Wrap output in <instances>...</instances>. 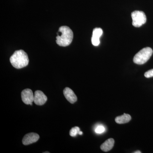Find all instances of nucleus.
Instances as JSON below:
<instances>
[{
	"mask_svg": "<svg viewBox=\"0 0 153 153\" xmlns=\"http://www.w3.org/2000/svg\"><path fill=\"white\" fill-rule=\"evenodd\" d=\"M12 66L17 69L26 67L28 65L29 59L27 53L22 50L15 52L10 58Z\"/></svg>",
	"mask_w": 153,
	"mask_h": 153,
	"instance_id": "f257e3e1",
	"label": "nucleus"
},
{
	"mask_svg": "<svg viewBox=\"0 0 153 153\" xmlns=\"http://www.w3.org/2000/svg\"><path fill=\"white\" fill-rule=\"evenodd\" d=\"M61 36L56 37V43L59 46L65 47L70 45L73 39V33L70 28L67 26H62L59 29Z\"/></svg>",
	"mask_w": 153,
	"mask_h": 153,
	"instance_id": "f03ea898",
	"label": "nucleus"
},
{
	"mask_svg": "<svg viewBox=\"0 0 153 153\" xmlns=\"http://www.w3.org/2000/svg\"><path fill=\"white\" fill-rule=\"evenodd\" d=\"M153 54V50L150 47H146L138 52L133 58L134 63L138 65H142L146 63Z\"/></svg>",
	"mask_w": 153,
	"mask_h": 153,
	"instance_id": "7ed1b4c3",
	"label": "nucleus"
},
{
	"mask_svg": "<svg viewBox=\"0 0 153 153\" xmlns=\"http://www.w3.org/2000/svg\"><path fill=\"white\" fill-rule=\"evenodd\" d=\"M132 25L135 27H140L146 22V16L143 11H134L131 13Z\"/></svg>",
	"mask_w": 153,
	"mask_h": 153,
	"instance_id": "20e7f679",
	"label": "nucleus"
},
{
	"mask_svg": "<svg viewBox=\"0 0 153 153\" xmlns=\"http://www.w3.org/2000/svg\"><path fill=\"white\" fill-rule=\"evenodd\" d=\"M22 101L25 104L33 105V102H34V94L32 90L27 88L22 91Z\"/></svg>",
	"mask_w": 153,
	"mask_h": 153,
	"instance_id": "39448f33",
	"label": "nucleus"
},
{
	"mask_svg": "<svg viewBox=\"0 0 153 153\" xmlns=\"http://www.w3.org/2000/svg\"><path fill=\"white\" fill-rule=\"evenodd\" d=\"M47 100V97L42 91H36L34 94V102L35 104L38 105H43Z\"/></svg>",
	"mask_w": 153,
	"mask_h": 153,
	"instance_id": "423d86ee",
	"label": "nucleus"
},
{
	"mask_svg": "<svg viewBox=\"0 0 153 153\" xmlns=\"http://www.w3.org/2000/svg\"><path fill=\"white\" fill-rule=\"evenodd\" d=\"M39 137L38 134L35 133H30L25 135L22 140L23 144L27 146L36 143L39 140Z\"/></svg>",
	"mask_w": 153,
	"mask_h": 153,
	"instance_id": "0eeeda50",
	"label": "nucleus"
},
{
	"mask_svg": "<svg viewBox=\"0 0 153 153\" xmlns=\"http://www.w3.org/2000/svg\"><path fill=\"white\" fill-rule=\"evenodd\" d=\"M103 31L100 28H96L94 29L92 38H91V43L94 46H98L100 44V38L102 36Z\"/></svg>",
	"mask_w": 153,
	"mask_h": 153,
	"instance_id": "6e6552de",
	"label": "nucleus"
},
{
	"mask_svg": "<svg viewBox=\"0 0 153 153\" xmlns=\"http://www.w3.org/2000/svg\"><path fill=\"white\" fill-rule=\"evenodd\" d=\"M63 94L66 100L71 104H73L77 101V97L75 95L74 91L69 88L66 87L64 88Z\"/></svg>",
	"mask_w": 153,
	"mask_h": 153,
	"instance_id": "1a4fd4ad",
	"label": "nucleus"
},
{
	"mask_svg": "<svg viewBox=\"0 0 153 153\" xmlns=\"http://www.w3.org/2000/svg\"><path fill=\"white\" fill-rule=\"evenodd\" d=\"M114 144V140L113 138H109L106 140L100 146V149L105 152H109L112 149Z\"/></svg>",
	"mask_w": 153,
	"mask_h": 153,
	"instance_id": "9d476101",
	"label": "nucleus"
},
{
	"mask_svg": "<svg viewBox=\"0 0 153 153\" xmlns=\"http://www.w3.org/2000/svg\"><path fill=\"white\" fill-rule=\"evenodd\" d=\"M131 119V116L129 114L124 113L122 115L116 117L115 120L118 124H124L129 122Z\"/></svg>",
	"mask_w": 153,
	"mask_h": 153,
	"instance_id": "9b49d317",
	"label": "nucleus"
},
{
	"mask_svg": "<svg viewBox=\"0 0 153 153\" xmlns=\"http://www.w3.org/2000/svg\"><path fill=\"white\" fill-rule=\"evenodd\" d=\"M79 131L80 129L78 127H74L70 130L69 134L71 137H75L77 134H79Z\"/></svg>",
	"mask_w": 153,
	"mask_h": 153,
	"instance_id": "f8f14e48",
	"label": "nucleus"
},
{
	"mask_svg": "<svg viewBox=\"0 0 153 153\" xmlns=\"http://www.w3.org/2000/svg\"><path fill=\"white\" fill-rule=\"evenodd\" d=\"M105 130V129L104 127L100 126L96 128L95 129V132L97 134H101L104 132Z\"/></svg>",
	"mask_w": 153,
	"mask_h": 153,
	"instance_id": "ddd939ff",
	"label": "nucleus"
},
{
	"mask_svg": "<svg viewBox=\"0 0 153 153\" xmlns=\"http://www.w3.org/2000/svg\"><path fill=\"white\" fill-rule=\"evenodd\" d=\"M145 76L146 78L153 77V69H151L145 72Z\"/></svg>",
	"mask_w": 153,
	"mask_h": 153,
	"instance_id": "4468645a",
	"label": "nucleus"
},
{
	"mask_svg": "<svg viewBox=\"0 0 153 153\" xmlns=\"http://www.w3.org/2000/svg\"><path fill=\"white\" fill-rule=\"evenodd\" d=\"M134 153H141V152H140L139 151H136V152H134Z\"/></svg>",
	"mask_w": 153,
	"mask_h": 153,
	"instance_id": "2eb2a0df",
	"label": "nucleus"
},
{
	"mask_svg": "<svg viewBox=\"0 0 153 153\" xmlns=\"http://www.w3.org/2000/svg\"><path fill=\"white\" fill-rule=\"evenodd\" d=\"M82 131H80L79 132V135H82Z\"/></svg>",
	"mask_w": 153,
	"mask_h": 153,
	"instance_id": "dca6fc26",
	"label": "nucleus"
},
{
	"mask_svg": "<svg viewBox=\"0 0 153 153\" xmlns=\"http://www.w3.org/2000/svg\"><path fill=\"white\" fill-rule=\"evenodd\" d=\"M49 153V152H44V153Z\"/></svg>",
	"mask_w": 153,
	"mask_h": 153,
	"instance_id": "f3484780",
	"label": "nucleus"
}]
</instances>
